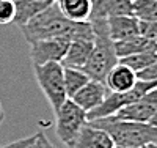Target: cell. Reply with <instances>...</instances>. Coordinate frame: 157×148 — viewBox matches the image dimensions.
<instances>
[{"mask_svg":"<svg viewBox=\"0 0 157 148\" xmlns=\"http://www.w3.org/2000/svg\"><path fill=\"white\" fill-rule=\"evenodd\" d=\"M93 47H94V39H72L61 65L64 68L82 70L90 60Z\"/></svg>","mask_w":157,"mask_h":148,"instance_id":"10","label":"cell"},{"mask_svg":"<svg viewBox=\"0 0 157 148\" xmlns=\"http://www.w3.org/2000/svg\"><path fill=\"white\" fill-rule=\"evenodd\" d=\"M3 118H5V110H3V106H2V102H0V123L3 122Z\"/></svg>","mask_w":157,"mask_h":148,"instance_id":"26","label":"cell"},{"mask_svg":"<svg viewBox=\"0 0 157 148\" xmlns=\"http://www.w3.org/2000/svg\"><path fill=\"white\" fill-rule=\"evenodd\" d=\"M91 126L107 132L115 145L140 148L145 145H157V126L151 123L127 122L115 118L113 115L88 122Z\"/></svg>","mask_w":157,"mask_h":148,"instance_id":"2","label":"cell"},{"mask_svg":"<svg viewBox=\"0 0 157 148\" xmlns=\"http://www.w3.org/2000/svg\"><path fill=\"white\" fill-rule=\"evenodd\" d=\"M109 33L115 41H123L140 35V21L135 16H116L109 18Z\"/></svg>","mask_w":157,"mask_h":148,"instance_id":"14","label":"cell"},{"mask_svg":"<svg viewBox=\"0 0 157 148\" xmlns=\"http://www.w3.org/2000/svg\"><path fill=\"white\" fill-rule=\"evenodd\" d=\"M35 140V136H30V137H24V139H19V140H14L5 146H0V148H29Z\"/></svg>","mask_w":157,"mask_h":148,"instance_id":"25","label":"cell"},{"mask_svg":"<svg viewBox=\"0 0 157 148\" xmlns=\"http://www.w3.org/2000/svg\"><path fill=\"white\" fill-rule=\"evenodd\" d=\"M57 5L64 16L75 22L88 21L93 10L91 0H57Z\"/></svg>","mask_w":157,"mask_h":148,"instance_id":"17","label":"cell"},{"mask_svg":"<svg viewBox=\"0 0 157 148\" xmlns=\"http://www.w3.org/2000/svg\"><path fill=\"white\" fill-rule=\"evenodd\" d=\"M109 93H110V90L107 88V85L104 82L90 79L71 99L80 107V109H83L88 114L91 110H94L98 106H101L104 102V99L107 98Z\"/></svg>","mask_w":157,"mask_h":148,"instance_id":"8","label":"cell"},{"mask_svg":"<svg viewBox=\"0 0 157 148\" xmlns=\"http://www.w3.org/2000/svg\"><path fill=\"white\" fill-rule=\"evenodd\" d=\"M55 115H57V137L66 146H69L88 123V115L72 99L64 101Z\"/></svg>","mask_w":157,"mask_h":148,"instance_id":"6","label":"cell"},{"mask_svg":"<svg viewBox=\"0 0 157 148\" xmlns=\"http://www.w3.org/2000/svg\"><path fill=\"white\" fill-rule=\"evenodd\" d=\"M35 79L55 114L68 99L64 90V66L58 62L33 66Z\"/></svg>","mask_w":157,"mask_h":148,"instance_id":"4","label":"cell"},{"mask_svg":"<svg viewBox=\"0 0 157 148\" xmlns=\"http://www.w3.org/2000/svg\"><path fill=\"white\" fill-rule=\"evenodd\" d=\"M151 125L157 126V112H155V115H154V117H152V120H151Z\"/></svg>","mask_w":157,"mask_h":148,"instance_id":"27","label":"cell"},{"mask_svg":"<svg viewBox=\"0 0 157 148\" xmlns=\"http://www.w3.org/2000/svg\"><path fill=\"white\" fill-rule=\"evenodd\" d=\"M137 79L138 80H145V82H152L157 80V60L154 63H151L149 66H146L145 70H141L137 73Z\"/></svg>","mask_w":157,"mask_h":148,"instance_id":"22","label":"cell"},{"mask_svg":"<svg viewBox=\"0 0 157 148\" xmlns=\"http://www.w3.org/2000/svg\"><path fill=\"white\" fill-rule=\"evenodd\" d=\"M71 39L68 38H49L30 43V58L33 66L46 65L52 62L61 63L68 52Z\"/></svg>","mask_w":157,"mask_h":148,"instance_id":"7","label":"cell"},{"mask_svg":"<svg viewBox=\"0 0 157 148\" xmlns=\"http://www.w3.org/2000/svg\"><path fill=\"white\" fill-rule=\"evenodd\" d=\"M134 16L141 22H157V0H132Z\"/></svg>","mask_w":157,"mask_h":148,"instance_id":"19","label":"cell"},{"mask_svg":"<svg viewBox=\"0 0 157 148\" xmlns=\"http://www.w3.org/2000/svg\"><path fill=\"white\" fill-rule=\"evenodd\" d=\"M16 6V18L14 24L17 27L27 24L32 18L39 14L41 11L54 5L57 0H13Z\"/></svg>","mask_w":157,"mask_h":148,"instance_id":"15","label":"cell"},{"mask_svg":"<svg viewBox=\"0 0 157 148\" xmlns=\"http://www.w3.org/2000/svg\"><path fill=\"white\" fill-rule=\"evenodd\" d=\"M16 18V6L13 0H0V24H13Z\"/></svg>","mask_w":157,"mask_h":148,"instance_id":"21","label":"cell"},{"mask_svg":"<svg viewBox=\"0 0 157 148\" xmlns=\"http://www.w3.org/2000/svg\"><path fill=\"white\" fill-rule=\"evenodd\" d=\"M155 60H157V50H146V52H138V54H134V55L120 58L118 62L129 66L135 73H138L141 70H145L146 66H149L151 63H154Z\"/></svg>","mask_w":157,"mask_h":148,"instance_id":"20","label":"cell"},{"mask_svg":"<svg viewBox=\"0 0 157 148\" xmlns=\"http://www.w3.org/2000/svg\"><path fill=\"white\" fill-rule=\"evenodd\" d=\"M113 148H129V146H118V145H115Z\"/></svg>","mask_w":157,"mask_h":148,"instance_id":"29","label":"cell"},{"mask_svg":"<svg viewBox=\"0 0 157 148\" xmlns=\"http://www.w3.org/2000/svg\"><path fill=\"white\" fill-rule=\"evenodd\" d=\"M137 82H138L137 73L134 70H130L129 66L118 62L110 70V73L107 74L104 84L107 85L110 93H121V91L130 90Z\"/></svg>","mask_w":157,"mask_h":148,"instance_id":"11","label":"cell"},{"mask_svg":"<svg viewBox=\"0 0 157 148\" xmlns=\"http://www.w3.org/2000/svg\"><path fill=\"white\" fill-rule=\"evenodd\" d=\"M113 44H115V52H116L118 60L129 57V55H134V54H138V52L157 50L155 43L141 35L129 38V39H123V41H115Z\"/></svg>","mask_w":157,"mask_h":148,"instance_id":"16","label":"cell"},{"mask_svg":"<svg viewBox=\"0 0 157 148\" xmlns=\"http://www.w3.org/2000/svg\"><path fill=\"white\" fill-rule=\"evenodd\" d=\"M113 146L115 143L107 132L86 123L85 128L80 131V134L68 148H113Z\"/></svg>","mask_w":157,"mask_h":148,"instance_id":"12","label":"cell"},{"mask_svg":"<svg viewBox=\"0 0 157 148\" xmlns=\"http://www.w3.org/2000/svg\"><path fill=\"white\" fill-rule=\"evenodd\" d=\"M116 16H134L132 0H98L93 3L91 18H116Z\"/></svg>","mask_w":157,"mask_h":148,"instance_id":"13","label":"cell"},{"mask_svg":"<svg viewBox=\"0 0 157 148\" xmlns=\"http://www.w3.org/2000/svg\"><path fill=\"white\" fill-rule=\"evenodd\" d=\"M109 19L105 18H91L88 22L91 24V29L94 33V47L91 52V57L82 71L91 79L105 82V77L110 70L118 63V57L115 52L113 39L109 33Z\"/></svg>","mask_w":157,"mask_h":148,"instance_id":"3","label":"cell"},{"mask_svg":"<svg viewBox=\"0 0 157 148\" xmlns=\"http://www.w3.org/2000/svg\"><path fill=\"white\" fill-rule=\"evenodd\" d=\"M140 35L154 41L157 36V22H141L140 21Z\"/></svg>","mask_w":157,"mask_h":148,"instance_id":"23","label":"cell"},{"mask_svg":"<svg viewBox=\"0 0 157 148\" xmlns=\"http://www.w3.org/2000/svg\"><path fill=\"white\" fill-rule=\"evenodd\" d=\"M91 2H93V3H94V2H98V0H91Z\"/></svg>","mask_w":157,"mask_h":148,"instance_id":"30","label":"cell"},{"mask_svg":"<svg viewBox=\"0 0 157 148\" xmlns=\"http://www.w3.org/2000/svg\"><path fill=\"white\" fill-rule=\"evenodd\" d=\"M154 87H157V80L152 82H145V80H138V82L127 91H121V93H109L107 98L104 99V102L101 106H98L94 110L88 112V122L91 120H98V118H105L110 115H115L120 109L132 104L135 101H138L143 95H146L149 90H152Z\"/></svg>","mask_w":157,"mask_h":148,"instance_id":"5","label":"cell"},{"mask_svg":"<svg viewBox=\"0 0 157 148\" xmlns=\"http://www.w3.org/2000/svg\"><path fill=\"white\" fill-rule=\"evenodd\" d=\"M29 148H57V146L46 137L44 131H38V132L35 134V140H33V143H32Z\"/></svg>","mask_w":157,"mask_h":148,"instance_id":"24","label":"cell"},{"mask_svg":"<svg viewBox=\"0 0 157 148\" xmlns=\"http://www.w3.org/2000/svg\"><path fill=\"white\" fill-rule=\"evenodd\" d=\"M19 29L29 44L49 38H68L71 41L72 39H94L93 29L88 21L75 22L68 19L60 11L57 2L32 18L27 24L21 25Z\"/></svg>","mask_w":157,"mask_h":148,"instance_id":"1","label":"cell"},{"mask_svg":"<svg viewBox=\"0 0 157 148\" xmlns=\"http://www.w3.org/2000/svg\"><path fill=\"white\" fill-rule=\"evenodd\" d=\"M140 148H155V145H145V146H140Z\"/></svg>","mask_w":157,"mask_h":148,"instance_id":"28","label":"cell"},{"mask_svg":"<svg viewBox=\"0 0 157 148\" xmlns=\"http://www.w3.org/2000/svg\"><path fill=\"white\" fill-rule=\"evenodd\" d=\"M88 80H90V77L82 70L64 68V90H66L68 99H71Z\"/></svg>","mask_w":157,"mask_h":148,"instance_id":"18","label":"cell"},{"mask_svg":"<svg viewBox=\"0 0 157 148\" xmlns=\"http://www.w3.org/2000/svg\"><path fill=\"white\" fill-rule=\"evenodd\" d=\"M157 112V104L151 102L143 95L138 101L129 104L123 109H120L113 117L120 120H127V122H138V123H151L152 117Z\"/></svg>","mask_w":157,"mask_h":148,"instance_id":"9","label":"cell"},{"mask_svg":"<svg viewBox=\"0 0 157 148\" xmlns=\"http://www.w3.org/2000/svg\"><path fill=\"white\" fill-rule=\"evenodd\" d=\"M155 148H157V145H155Z\"/></svg>","mask_w":157,"mask_h":148,"instance_id":"31","label":"cell"}]
</instances>
